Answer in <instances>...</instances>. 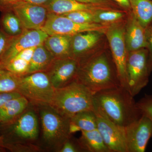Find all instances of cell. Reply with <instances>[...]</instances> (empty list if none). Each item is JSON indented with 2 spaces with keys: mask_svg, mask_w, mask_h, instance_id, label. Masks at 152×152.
<instances>
[{
  "mask_svg": "<svg viewBox=\"0 0 152 152\" xmlns=\"http://www.w3.org/2000/svg\"><path fill=\"white\" fill-rule=\"evenodd\" d=\"M96 129V118L94 111L80 112L70 118L71 134L77 131H90Z\"/></svg>",
  "mask_w": 152,
  "mask_h": 152,
  "instance_id": "obj_22",
  "label": "cell"
},
{
  "mask_svg": "<svg viewBox=\"0 0 152 152\" xmlns=\"http://www.w3.org/2000/svg\"><path fill=\"white\" fill-rule=\"evenodd\" d=\"M79 62L73 58L55 59L46 73L53 86L60 88L76 80Z\"/></svg>",
  "mask_w": 152,
  "mask_h": 152,
  "instance_id": "obj_14",
  "label": "cell"
},
{
  "mask_svg": "<svg viewBox=\"0 0 152 152\" xmlns=\"http://www.w3.org/2000/svg\"><path fill=\"white\" fill-rule=\"evenodd\" d=\"M0 19V28L8 35L17 37L26 30L16 15L11 10L4 11Z\"/></svg>",
  "mask_w": 152,
  "mask_h": 152,
  "instance_id": "obj_24",
  "label": "cell"
},
{
  "mask_svg": "<svg viewBox=\"0 0 152 152\" xmlns=\"http://www.w3.org/2000/svg\"></svg>",
  "mask_w": 152,
  "mask_h": 152,
  "instance_id": "obj_38",
  "label": "cell"
},
{
  "mask_svg": "<svg viewBox=\"0 0 152 152\" xmlns=\"http://www.w3.org/2000/svg\"><path fill=\"white\" fill-rule=\"evenodd\" d=\"M97 129L110 152H128L124 128L116 124L94 104Z\"/></svg>",
  "mask_w": 152,
  "mask_h": 152,
  "instance_id": "obj_10",
  "label": "cell"
},
{
  "mask_svg": "<svg viewBox=\"0 0 152 152\" xmlns=\"http://www.w3.org/2000/svg\"><path fill=\"white\" fill-rule=\"evenodd\" d=\"M22 1L27 2L38 5L45 6L51 0H22Z\"/></svg>",
  "mask_w": 152,
  "mask_h": 152,
  "instance_id": "obj_36",
  "label": "cell"
},
{
  "mask_svg": "<svg viewBox=\"0 0 152 152\" xmlns=\"http://www.w3.org/2000/svg\"><path fill=\"white\" fill-rule=\"evenodd\" d=\"M16 15L26 29H41L49 12L45 6L20 1L10 9Z\"/></svg>",
  "mask_w": 152,
  "mask_h": 152,
  "instance_id": "obj_13",
  "label": "cell"
},
{
  "mask_svg": "<svg viewBox=\"0 0 152 152\" xmlns=\"http://www.w3.org/2000/svg\"><path fill=\"white\" fill-rule=\"evenodd\" d=\"M110 25L98 23H80L62 15L49 12L46 21L41 30L49 36H73L79 33L97 31L105 34Z\"/></svg>",
  "mask_w": 152,
  "mask_h": 152,
  "instance_id": "obj_8",
  "label": "cell"
},
{
  "mask_svg": "<svg viewBox=\"0 0 152 152\" xmlns=\"http://www.w3.org/2000/svg\"><path fill=\"white\" fill-rule=\"evenodd\" d=\"M145 34L148 44L147 49L148 52V67L151 73L152 72V23L146 28Z\"/></svg>",
  "mask_w": 152,
  "mask_h": 152,
  "instance_id": "obj_30",
  "label": "cell"
},
{
  "mask_svg": "<svg viewBox=\"0 0 152 152\" xmlns=\"http://www.w3.org/2000/svg\"><path fill=\"white\" fill-rule=\"evenodd\" d=\"M131 11L145 28L152 23V0H129Z\"/></svg>",
  "mask_w": 152,
  "mask_h": 152,
  "instance_id": "obj_23",
  "label": "cell"
},
{
  "mask_svg": "<svg viewBox=\"0 0 152 152\" xmlns=\"http://www.w3.org/2000/svg\"><path fill=\"white\" fill-rule=\"evenodd\" d=\"M22 0H0V10L3 11L7 10Z\"/></svg>",
  "mask_w": 152,
  "mask_h": 152,
  "instance_id": "obj_34",
  "label": "cell"
},
{
  "mask_svg": "<svg viewBox=\"0 0 152 152\" xmlns=\"http://www.w3.org/2000/svg\"><path fill=\"white\" fill-rule=\"evenodd\" d=\"M116 4L125 10L132 12L129 0H113Z\"/></svg>",
  "mask_w": 152,
  "mask_h": 152,
  "instance_id": "obj_35",
  "label": "cell"
},
{
  "mask_svg": "<svg viewBox=\"0 0 152 152\" xmlns=\"http://www.w3.org/2000/svg\"><path fill=\"white\" fill-rule=\"evenodd\" d=\"M128 152H145L152 137V123L142 114L140 118L124 128Z\"/></svg>",
  "mask_w": 152,
  "mask_h": 152,
  "instance_id": "obj_11",
  "label": "cell"
},
{
  "mask_svg": "<svg viewBox=\"0 0 152 152\" xmlns=\"http://www.w3.org/2000/svg\"><path fill=\"white\" fill-rule=\"evenodd\" d=\"M72 36H49L43 45L55 58H71V42Z\"/></svg>",
  "mask_w": 152,
  "mask_h": 152,
  "instance_id": "obj_18",
  "label": "cell"
},
{
  "mask_svg": "<svg viewBox=\"0 0 152 152\" xmlns=\"http://www.w3.org/2000/svg\"><path fill=\"white\" fill-rule=\"evenodd\" d=\"M13 37L7 34L0 28V59L7 50Z\"/></svg>",
  "mask_w": 152,
  "mask_h": 152,
  "instance_id": "obj_31",
  "label": "cell"
},
{
  "mask_svg": "<svg viewBox=\"0 0 152 152\" xmlns=\"http://www.w3.org/2000/svg\"><path fill=\"white\" fill-rule=\"evenodd\" d=\"M137 107L142 114L148 117L152 123V96L145 94L137 102Z\"/></svg>",
  "mask_w": 152,
  "mask_h": 152,
  "instance_id": "obj_28",
  "label": "cell"
},
{
  "mask_svg": "<svg viewBox=\"0 0 152 152\" xmlns=\"http://www.w3.org/2000/svg\"><path fill=\"white\" fill-rule=\"evenodd\" d=\"M4 149L2 138L1 136L0 135V151H3Z\"/></svg>",
  "mask_w": 152,
  "mask_h": 152,
  "instance_id": "obj_37",
  "label": "cell"
},
{
  "mask_svg": "<svg viewBox=\"0 0 152 152\" xmlns=\"http://www.w3.org/2000/svg\"><path fill=\"white\" fill-rule=\"evenodd\" d=\"M59 152H84L78 140L72 138L71 135L63 144L59 150Z\"/></svg>",
  "mask_w": 152,
  "mask_h": 152,
  "instance_id": "obj_29",
  "label": "cell"
},
{
  "mask_svg": "<svg viewBox=\"0 0 152 152\" xmlns=\"http://www.w3.org/2000/svg\"><path fill=\"white\" fill-rule=\"evenodd\" d=\"M81 132V136L78 140L84 152H110L97 129Z\"/></svg>",
  "mask_w": 152,
  "mask_h": 152,
  "instance_id": "obj_20",
  "label": "cell"
},
{
  "mask_svg": "<svg viewBox=\"0 0 152 152\" xmlns=\"http://www.w3.org/2000/svg\"><path fill=\"white\" fill-rule=\"evenodd\" d=\"M104 33L97 31L79 33L72 36L71 57L77 61L88 57L97 51L94 48L100 42Z\"/></svg>",
  "mask_w": 152,
  "mask_h": 152,
  "instance_id": "obj_15",
  "label": "cell"
},
{
  "mask_svg": "<svg viewBox=\"0 0 152 152\" xmlns=\"http://www.w3.org/2000/svg\"><path fill=\"white\" fill-rule=\"evenodd\" d=\"M80 2L90 4L104 6L116 9V3L113 0H76Z\"/></svg>",
  "mask_w": 152,
  "mask_h": 152,
  "instance_id": "obj_32",
  "label": "cell"
},
{
  "mask_svg": "<svg viewBox=\"0 0 152 152\" xmlns=\"http://www.w3.org/2000/svg\"><path fill=\"white\" fill-rule=\"evenodd\" d=\"M94 13L96 23L110 26L121 23L126 15L125 12L113 8L100 9Z\"/></svg>",
  "mask_w": 152,
  "mask_h": 152,
  "instance_id": "obj_25",
  "label": "cell"
},
{
  "mask_svg": "<svg viewBox=\"0 0 152 152\" xmlns=\"http://www.w3.org/2000/svg\"><path fill=\"white\" fill-rule=\"evenodd\" d=\"M94 11H79L62 15L74 22L80 23H96Z\"/></svg>",
  "mask_w": 152,
  "mask_h": 152,
  "instance_id": "obj_27",
  "label": "cell"
},
{
  "mask_svg": "<svg viewBox=\"0 0 152 152\" xmlns=\"http://www.w3.org/2000/svg\"><path fill=\"white\" fill-rule=\"evenodd\" d=\"M29 101L23 96L11 99L0 108V124L12 121L26 110Z\"/></svg>",
  "mask_w": 152,
  "mask_h": 152,
  "instance_id": "obj_19",
  "label": "cell"
},
{
  "mask_svg": "<svg viewBox=\"0 0 152 152\" xmlns=\"http://www.w3.org/2000/svg\"><path fill=\"white\" fill-rule=\"evenodd\" d=\"M43 44L36 47L30 62L28 74L46 72L55 59Z\"/></svg>",
  "mask_w": 152,
  "mask_h": 152,
  "instance_id": "obj_21",
  "label": "cell"
},
{
  "mask_svg": "<svg viewBox=\"0 0 152 152\" xmlns=\"http://www.w3.org/2000/svg\"><path fill=\"white\" fill-rule=\"evenodd\" d=\"M78 62L76 80L93 95L121 86L113 61L104 51H97Z\"/></svg>",
  "mask_w": 152,
  "mask_h": 152,
  "instance_id": "obj_1",
  "label": "cell"
},
{
  "mask_svg": "<svg viewBox=\"0 0 152 152\" xmlns=\"http://www.w3.org/2000/svg\"><path fill=\"white\" fill-rule=\"evenodd\" d=\"M45 7L49 12L59 15L75 11L93 12L100 9L113 8L104 6L84 4L76 0H51Z\"/></svg>",
  "mask_w": 152,
  "mask_h": 152,
  "instance_id": "obj_17",
  "label": "cell"
},
{
  "mask_svg": "<svg viewBox=\"0 0 152 152\" xmlns=\"http://www.w3.org/2000/svg\"><path fill=\"white\" fill-rule=\"evenodd\" d=\"M20 77L0 68V92L17 91Z\"/></svg>",
  "mask_w": 152,
  "mask_h": 152,
  "instance_id": "obj_26",
  "label": "cell"
},
{
  "mask_svg": "<svg viewBox=\"0 0 152 152\" xmlns=\"http://www.w3.org/2000/svg\"><path fill=\"white\" fill-rule=\"evenodd\" d=\"M21 95L18 91L12 92H0V108L11 99L17 97Z\"/></svg>",
  "mask_w": 152,
  "mask_h": 152,
  "instance_id": "obj_33",
  "label": "cell"
},
{
  "mask_svg": "<svg viewBox=\"0 0 152 152\" xmlns=\"http://www.w3.org/2000/svg\"><path fill=\"white\" fill-rule=\"evenodd\" d=\"M29 106L15 119L0 124V135L4 148L11 145L31 144L39 135V118L35 110Z\"/></svg>",
  "mask_w": 152,
  "mask_h": 152,
  "instance_id": "obj_4",
  "label": "cell"
},
{
  "mask_svg": "<svg viewBox=\"0 0 152 152\" xmlns=\"http://www.w3.org/2000/svg\"><path fill=\"white\" fill-rule=\"evenodd\" d=\"M94 104L112 121L125 128L142 115L134 97L126 88L117 87L94 95Z\"/></svg>",
  "mask_w": 152,
  "mask_h": 152,
  "instance_id": "obj_2",
  "label": "cell"
},
{
  "mask_svg": "<svg viewBox=\"0 0 152 152\" xmlns=\"http://www.w3.org/2000/svg\"><path fill=\"white\" fill-rule=\"evenodd\" d=\"M48 36L41 29H26L20 35L14 37L0 59V67L9 62L25 49L43 44Z\"/></svg>",
  "mask_w": 152,
  "mask_h": 152,
  "instance_id": "obj_12",
  "label": "cell"
},
{
  "mask_svg": "<svg viewBox=\"0 0 152 152\" xmlns=\"http://www.w3.org/2000/svg\"><path fill=\"white\" fill-rule=\"evenodd\" d=\"M36 107L40 118L44 145L47 148L58 151L71 135L70 119L60 114L50 105Z\"/></svg>",
  "mask_w": 152,
  "mask_h": 152,
  "instance_id": "obj_5",
  "label": "cell"
},
{
  "mask_svg": "<svg viewBox=\"0 0 152 152\" xmlns=\"http://www.w3.org/2000/svg\"><path fill=\"white\" fill-rule=\"evenodd\" d=\"M50 105L64 116L70 118L78 113L94 110V95L75 80L60 88L55 89Z\"/></svg>",
  "mask_w": 152,
  "mask_h": 152,
  "instance_id": "obj_3",
  "label": "cell"
},
{
  "mask_svg": "<svg viewBox=\"0 0 152 152\" xmlns=\"http://www.w3.org/2000/svg\"><path fill=\"white\" fill-rule=\"evenodd\" d=\"M148 57L147 48L128 53L126 64L127 84L128 91L134 97L148 83L150 73Z\"/></svg>",
  "mask_w": 152,
  "mask_h": 152,
  "instance_id": "obj_7",
  "label": "cell"
},
{
  "mask_svg": "<svg viewBox=\"0 0 152 152\" xmlns=\"http://www.w3.org/2000/svg\"><path fill=\"white\" fill-rule=\"evenodd\" d=\"M125 40L128 53L140 49L147 48L145 28L136 18L132 12L125 26Z\"/></svg>",
  "mask_w": 152,
  "mask_h": 152,
  "instance_id": "obj_16",
  "label": "cell"
},
{
  "mask_svg": "<svg viewBox=\"0 0 152 152\" xmlns=\"http://www.w3.org/2000/svg\"><path fill=\"white\" fill-rule=\"evenodd\" d=\"M55 91L46 72H39L20 77L17 91L37 106L50 105Z\"/></svg>",
  "mask_w": 152,
  "mask_h": 152,
  "instance_id": "obj_6",
  "label": "cell"
},
{
  "mask_svg": "<svg viewBox=\"0 0 152 152\" xmlns=\"http://www.w3.org/2000/svg\"><path fill=\"white\" fill-rule=\"evenodd\" d=\"M125 27L121 23L110 25L105 35L108 41L112 58L121 86L128 90L126 64L128 52L125 40Z\"/></svg>",
  "mask_w": 152,
  "mask_h": 152,
  "instance_id": "obj_9",
  "label": "cell"
}]
</instances>
